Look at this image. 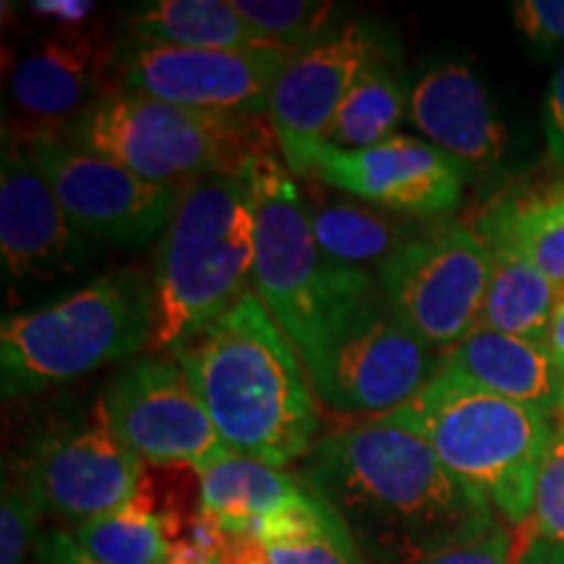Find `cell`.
Listing matches in <instances>:
<instances>
[{
  "instance_id": "cell-2",
  "label": "cell",
  "mask_w": 564,
  "mask_h": 564,
  "mask_svg": "<svg viewBox=\"0 0 564 564\" xmlns=\"http://www.w3.org/2000/svg\"><path fill=\"white\" fill-rule=\"evenodd\" d=\"M167 356L186 371L230 453L285 470L316 444L308 373L253 288Z\"/></svg>"
},
{
  "instance_id": "cell-19",
  "label": "cell",
  "mask_w": 564,
  "mask_h": 564,
  "mask_svg": "<svg viewBox=\"0 0 564 564\" xmlns=\"http://www.w3.org/2000/svg\"><path fill=\"white\" fill-rule=\"evenodd\" d=\"M440 373L476 390L554 413L564 390V371L544 343L476 327L440 356Z\"/></svg>"
},
{
  "instance_id": "cell-4",
  "label": "cell",
  "mask_w": 564,
  "mask_h": 564,
  "mask_svg": "<svg viewBox=\"0 0 564 564\" xmlns=\"http://www.w3.org/2000/svg\"><path fill=\"white\" fill-rule=\"evenodd\" d=\"M556 415L468 387L447 373L379 421L429 444L449 474L476 489L507 525L531 523L535 484Z\"/></svg>"
},
{
  "instance_id": "cell-34",
  "label": "cell",
  "mask_w": 564,
  "mask_h": 564,
  "mask_svg": "<svg viewBox=\"0 0 564 564\" xmlns=\"http://www.w3.org/2000/svg\"><path fill=\"white\" fill-rule=\"evenodd\" d=\"M34 562L37 564H105L84 552L79 541L74 539V533L61 531V528L40 533L37 556H34Z\"/></svg>"
},
{
  "instance_id": "cell-11",
  "label": "cell",
  "mask_w": 564,
  "mask_h": 564,
  "mask_svg": "<svg viewBox=\"0 0 564 564\" xmlns=\"http://www.w3.org/2000/svg\"><path fill=\"white\" fill-rule=\"evenodd\" d=\"M116 47L112 91L232 116H267L274 82L299 51L280 45L262 51H196L129 34Z\"/></svg>"
},
{
  "instance_id": "cell-14",
  "label": "cell",
  "mask_w": 564,
  "mask_h": 564,
  "mask_svg": "<svg viewBox=\"0 0 564 564\" xmlns=\"http://www.w3.org/2000/svg\"><path fill=\"white\" fill-rule=\"evenodd\" d=\"M371 207L408 217L449 215L460 207L470 173L426 139L392 137L366 150L316 144L306 173Z\"/></svg>"
},
{
  "instance_id": "cell-25",
  "label": "cell",
  "mask_w": 564,
  "mask_h": 564,
  "mask_svg": "<svg viewBox=\"0 0 564 564\" xmlns=\"http://www.w3.org/2000/svg\"><path fill=\"white\" fill-rule=\"evenodd\" d=\"M476 228L497 232L518 246L564 291V175L541 188L491 202Z\"/></svg>"
},
{
  "instance_id": "cell-37",
  "label": "cell",
  "mask_w": 564,
  "mask_h": 564,
  "mask_svg": "<svg viewBox=\"0 0 564 564\" xmlns=\"http://www.w3.org/2000/svg\"><path fill=\"white\" fill-rule=\"evenodd\" d=\"M544 345L552 352L556 366L564 371V291H560V301H556L552 322H549Z\"/></svg>"
},
{
  "instance_id": "cell-35",
  "label": "cell",
  "mask_w": 564,
  "mask_h": 564,
  "mask_svg": "<svg viewBox=\"0 0 564 564\" xmlns=\"http://www.w3.org/2000/svg\"><path fill=\"white\" fill-rule=\"evenodd\" d=\"M32 13L55 21V26H82L91 17L95 3L89 0H34Z\"/></svg>"
},
{
  "instance_id": "cell-7",
  "label": "cell",
  "mask_w": 564,
  "mask_h": 564,
  "mask_svg": "<svg viewBox=\"0 0 564 564\" xmlns=\"http://www.w3.org/2000/svg\"><path fill=\"white\" fill-rule=\"evenodd\" d=\"M58 137L173 188L241 171L274 150V137L259 116L183 108L129 91L100 97Z\"/></svg>"
},
{
  "instance_id": "cell-12",
  "label": "cell",
  "mask_w": 564,
  "mask_h": 564,
  "mask_svg": "<svg viewBox=\"0 0 564 564\" xmlns=\"http://www.w3.org/2000/svg\"><path fill=\"white\" fill-rule=\"evenodd\" d=\"M141 468L144 463L118 440L97 398L89 415L51 426L30 444L21 484L42 514L82 525L129 505L141 491Z\"/></svg>"
},
{
  "instance_id": "cell-31",
  "label": "cell",
  "mask_w": 564,
  "mask_h": 564,
  "mask_svg": "<svg viewBox=\"0 0 564 564\" xmlns=\"http://www.w3.org/2000/svg\"><path fill=\"white\" fill-rule=\"evenodd\" d=\"M525 525L512 528L505 520H499L491 531L468 541V544L447 549V552H440L415 564H518L535 539V535L525 533Z\"/></svg>"
},
{
  "instance_id": "cell-22",
  "label": "cell",
  "mask_w": 564,
  "mask_h": 564,
  "mask_svg": "<svg viewBox=\"0 0 564 564\" xmlns=\"http://www.w3.org/2000/svg\"><path fill=\"white\" fill-rule=\"evenodd\" d=\"M253 535L267 564H369L343 520L306 486L264 518Z\"/></svg>"
},
{
  "instance_id": "cell-16",
  "label": "cell",
  "mask_w": 564,
  "mask_h": 564,
  "mask_svg": "<svg viewBox=\"0 0 564 564\" xmlns=\"http://www.w3.org/2000/svg\"><path fill=\"white\" fill-rule=\"evenodd\" d=\"M95 243L55 199L24 139L6 131L0 160V262L13 282H47L82 272Z\"/></svg>"
},
{
  "instance_id": "cell-27",
  "label": "cell",
  "mask_w": 564,
  "mask_h": 564,
  "mask_svg": "<svg viewBox=\"0 0 564 564\" xmlns=\"http://www.w3.org/2000/svg\"><path fill=\"white\" fill-rule=\"evenodd\" d=\"M74 539L105 564H167L171 552L165 518L150 510L141 491L121 510L76 525Z\"/></svg>"
},
{
  "instance_id": "cell-1",
  "label": "cell",
  "mask_w": 564,
  "mask_h": 564,
  "mask_svg": "<svg viewBox=\"0 0 564 564\" xmlns=\"http://www.w3.org/2000/svg\"><path fill=\"white\" fill-rule=\"evenodd\" d=\"M299 481L343 520L369 564H415L502 520L426 442L379 419L316 440Z\"/></svg>"
},
{
  "instance_id": "cell-6",
  "label": "cell",
  "mask_w": 564,
  "mask_h": 564,
  "mask_svg": "<svg viewBox=\"0 0 564 564\" xmlns=\"http://www.w3.org/2000/svg\"><path fill=\"white\" fill-rule=\"evenodd\" d=\"M303 369L316 398L340 413H392L440 371V352L394 319L377 274L337 264Z\"/></svg>"
},
{
  "instance_id": "cell-10",
  "label": "cell",
  "mask_w": 564,
  "mask_h": 564,
  "mask_svg": "<svg viewBox=\"0 0 564 564\" xmlns=\"http://www.w3.org/2000/svg\"><path fill=\"white\" fill-rule=\"evenodd\" d=\"M11 133V131H9ZM17 137V133H13ZM74 228L91 243L144 249L160 241L183 188L160 186L58 133L19 137Z\"/></svg>"
},
{
  "instance_id": "cell-18",
  "label": "cell",
  "mask_w": 564,
  "mask_h": 564,
  "mask_svg": "<svg viewBox=\"0 0 564 564\" xmlns=\"http://www.w3.org/2000/svg\"><path fill=\"white\" fill-rule=\"evenodd\" d=\"M408 118L436 150L453 154L474 175L502 171L510 131L476 70L460 61L429 66L408 89Z\"/></svg>"
},
{
  "instance_id": "cell-28",
  "label": "cell",
  "mask_w": 564,
  "mask_h": 564,
  "mask_svg": "<svg viewBox=\"0 0 564 564\" xmlns=\"http://www.w3.org/2000/svg\"><path fill=\"white\" fill-rule=\"evenodd\" d=\"M232 9L259 40L293 51L337 26V6L319 0H232Z\"/></svg>"
},
{
  "instance_id": "cell-21",
  "label": "cell",
  "mask_w": 564,
  "mask_h": 564,
  "mask_svg": "<svg viewBox=\"0 0 564 564\" xmlns=\"http://www.w3.org/2000/svg\"><path fill=\"white\" fill-rule=\"evenodd\" d=\"M476 230L489 246L491 259L478 327L544 343L560 288L507 238L491 230Z\"/></svg>"
},
{
  "instance_id": "cell-24",
  "label": "cell",
  "mask_w": 564,
  "mask_h": 564,
  "mask_svg": "<svg viewBox=\"0 0 564 564\" xmlns=\"http://www.w3.org/2000/svg\"><path fill=\"white\" fill-rule=\"evenodd\" d=\"M306 212L324 259L356 270L373 267L377 272L415 232L411 225L400 223L394 212L348 199V194L340 199L322 196V202H306Z\"/></svg>"
},
{
  "instance_id": "cell-38",
  "label": "cell",
  "mask_w": 564,
  "mask_h": 564,
  "mask_svg": "<svg viewBox=\"0 0 564 564\" xmlns=\"http://www.w3.org/2000/svg\"><path fill=\"white\" fill-rule=\"evenodd\" d=\"M518 564H564V544H554V541L535 535L533 544L525 549Z\"/></svg>"
},
{
  "instance_id": "cell-5",
  "label": "cell",
  "mask_w": 564,
  "mask_h": 564,
  "mask_svg": "<svg viewBox=\"0 0 564 564\" xmlns=\"http://www.w3.org/2000/svg\"><path fill=\"white\" fill-rule=\"evenodd\" d=\"M152 278L133 267L97 274L66 299L6 314L0 327V392L26 398L74 382L105 364L150 348Z\"/></svg>"
},
{
  "instance_id": "cell-23",
  "label": "cell",
  "mask_w": 564,
  "mask_h": 564,
  "mask_svg": "<svg viewBox=\"0 0 564 564\" xmlns=\"http://www.w3.org/2000/svg\"><path fill=\"white\" fill-rule=\"evenodd\" d=\"M129 37L196 51H262L232 0H154L129 13Z\"/></svg>"
},
{
  "instance_id": "cell-17",
  "label": "cell",
  "mask_w": 564,
  "mask_h": 564,
  "mask_svg": "<svg viewBox=\"0 0 564 564\" xmlns=\"http://www.w3.org/2000/svg\"><path fill=\"white\" fill-rule=\"evenodd\" d=\"M116 51L95 26H53L19 55L11 70V133H58L89 105L110 95L105 82L116 68ZM9 131V129H6Z\"/></svg>"
},
{
  "instance_id": "cell-33",
  "label": "cell",
  "mask_w": 564,
  "mask_h": 564,
  "mask_svg": "<svg viewBox=\"0 0 564 564\" xmlns=\"http://www.w3.org/2000/svg\"><path fill=\"white\" fill-rule=\"evenodd\" d=\"M546 154L556 167H564V61L544 97Z\"/></svg>"
},
{
  "instance_id": "cell-13",
  "label": "cell",
  "mask_w": 564,
  "mask_h": 564,
  "mask_svg": "<svg viewBox=\"0 0 564 564\" xmlns=\"http://www.w3.org/2000/svg\"><path fill=\"white\" fill-rule=\"evenodd\" d=\"M110 429L141 463L202 468L230 453L186 371L173 356H141L108 379L102 392Z\"/></svg>"
},
{
  "instance_id": "cell-32",
  "label": "cell",
  "mask_w": 564,
  "mask_h": 564,
  "mask_svg": "<svg viewBox=\"0 0 564 564\" xmlns=\"http://www.w3.org/2000/svg\"><path fill=\"white\" fill-rule=\"evenodd\" d=\"M510 17L520 37L541 58L564 47V0H514Z\"/></svg>"
},
{
  "instance_id": "cell-3",
  "label": "cell",
  "mask_w": 564,
  "mask_h": 564,
  "mask_svg": "<svg viewBox=\"0 0 564 564\" xmlns=\"http://www.w3.org/2000/svg\"><path fill=\"white\" fill-rule=\"evenodd\" d=\"M253 162L181 192L152 267V356L171 352L251 291L257 259Z\"/></svg>"
},
{
  "instance_id": "cell-40",
  "label": "cell",
  "mask_w": 564,
  "mask_h": 564,
  "mask_svg": "<svg viewBox=\"0 0 564 564\" xmlns=\"http://www.w3.org/2000/svg\"><path fill=\"white\" fill-rule=\"evenodd\" d=\"M215 564H225V562H223V560H217V562H215Z\"/></svg>"
},
{
  "instance_id": "cell-9",
  "label": "cell",
  "mask_w": 564,
  "mask_h": 564,
  "mask_svg": "<svg viewBox=\"0 0 564 564\" xmlns=\"http://www.w3.org/2000/svg\"><path fill=\"white\" fill-rule=\"evenodd\" d=\"M280 160L270 150L253 162L257 259L251 288L301 356L327 306L337 264L316 246L306 202Z\"/></svg>"
},
{
  "instance_id": "cell-30",
  "label": "cell",
  "mask_w": 564,
  "mask_h": 564,
  "mask_svg": "<svg viewBox=\"0 0 564 564\" xmlns=\"http://www.w3.org/2000/svg\"><path fill=\"white\" fill-rule=\"evenodd\" d=\"M531 523L535 535L554 541V544H564V423L560 421H556L544 463H541Z\"/></svg>"
},
{
  "instance_id": "cell-8",
  "label": "cell",
  "mask_w": 564,
  "mask_h": 564,
  "mask_svg": "<svg viewBox=\"0 0 564 564\" xmlns=\"http://www.w3.org/2000/svg\"><path fill=\"white\" fill-rule=\"evenodd\" d=\"M489 270L481 232L463 223H432L373 274L394 319L442 356L478 327Z\"/></svg>"
},
{
  "instance_id": "cell-36",
  "label": "cell",
  "mask_w": 564,
  "mask_h": 564,
  "mask_svg": "<svg viewBox=\"0 0 564 564\" xmlns=\"http://www.w3.org/2000/svg\"><path fill=\"white\" fill-rule=\"evenodd\" d=\"M220 556L202 544H196L194 539H181L178 544H171L167 552V564H215Z\"/></svg>"
},
{
  "instance_id": "cell-29",
  "label": "cell",
  "mask_w": 564,
  "mask_h": 564,
  "mask_svg": "<svg viewBox=\"0 0 564 564\" xmlns=\"http://www.w3.org/2000/svg\"><path fill=\"white\" fill-rule=\"evenodd\" d=\"M40 507L21 481H3L0 497V564H30L37 556Z\"/></svg>"
},
{
  "instance_id": "cell-20",
  "label": "cell",
  "mask_w": 564,
  "mask_h": 564,
  "mask_svg": "<svg viewBox=\"0 0 564 564\" xmlns=\"http://www.w3.org/2000/svg\"><path fill=\"white\" fill-rule=\"evenodd\" d=\"M199 507L225 533L253 535L259 523L303 491L282 468L236 453H225L196 468Z\"/></svg>"
},
{
  "instance_id": "cell-15",
  "label": "cell",
  "mask_w": 564,
  "mask_h": 564,
  "mask_svg": "<svg viewBox=\"0 0 564 564\" xmlns=\"http://www.w3.org/2000/svg\"><path fill=\"white\" fill-rule=\"evenodd\" d=\"M379 58H384L382 42L364 21H343L288 58L272 87L267 118L293 175L306 173L308 152L324 141L345 95Z\"/></svg>"
},
{
  "instance_id": "cell-39",
  "label": "cell",
  "mask_w": 564,
  "mask_h": 564,
  "mask_svg": "<svg viewBox=\"0 0 564 564\" xmlns=\"http://www.w3.org/2000/svg\"><path fill=\"white\" fill-rule=\"evenodd\" d=\"M556 421H560V423H564V390H562L560 405H556Z\"/></svg>"
},
{
  "instance_id": "cell-26",
  "label": "cell",
  "mask_w": 564,
  "mask_h": 564,
  "mask_svg": "<svg viewBox=\"0 0 564 564\" xmlns=\"http://www.w3.org/2000/svg\"><path fill=\"white\" fill-rule=\"evenodd\" d=\"M408 97L384 58L373 61L358 76L337 108L333 123L324 131V141L340 150H366L398 137L394 129L403 121Z\"/></svg>"
}]
</instances>
